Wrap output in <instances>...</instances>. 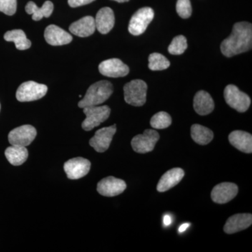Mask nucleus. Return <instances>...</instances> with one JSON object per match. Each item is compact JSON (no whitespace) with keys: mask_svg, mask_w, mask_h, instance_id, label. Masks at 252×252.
<instances>
[{"mask_svg":"<svg viewBox=\"0 0 252 252\" xmlns=\"http://www.w3.org/2000/svg\"><path fill=\"white\" fill-rule=\"evenodd\" d=\"M252 26L248 22L236 23L231 34L220 44L223 56L230 58L252 49Z\"/></svg>","mask_w":252,"mask_h":252,"instance_id":"obj_1","label":"nucleus"},{"mask_svg":"<svg viewBox=\"0 0 252 252\" xmlns=\"http://www.w3.org/2000/svg\"><path fill=\"white\" fill-rule=\"evenodd\" d=\"M114 91L112 83L108 81H99L91 85L84 98L78 104L80 108L98 106L109 98Z\"/></svg>","mask_w":252,"mask_h":252,"instance_id":"obj_2","label":"nucleus"},{"mask_svg":"<svg viewBox=\"0 0 252 252\" xmlns=\"http://www.w3.org/2000/svg\"><path fill=\"white\" fill-rule=\"evenodd\" d=\"M124 99L126 103L135 107H141L147 101V85L140 79L127 83L124 87Z\"/></svg>","mask_w":252,"mask_h":252,"instance_id":"obj_3","label":"nucleus"},{"mask_svg":"<svg viewBox=\"0 0 252 252\" xmlns=\"http://www.w3.org/2000/svg\"><path fill=\"white\" fill-rule=\"evenodd\" d=\"M84 113L86 117L81 126L84 130L90 131L108 119L111 109L107 105L91 106L84 107Z\"/></svg>","mask_w":252,"mask_h":252,"instance_id":"obj_4","label":"nucleus"},{"mask_svg":"<svg viewBox=\"0 0 252 252\" xmlns=\"http://www.w3.org/2000/svg\"><path fill=\"white\" fill-rule=\"evenodd\" d=\"M224 98L226 103L238 112H245L250 108V96L239 90L236 86L230 84L225 88Z\"/></svg>","mask_w":252,"mask_h":252,"instance_id":"obj_5","label":"nucleus"},{"mask_svg":"<svg viewBox=\"0 0 252 252\" xmlns=\"http://www.w3.org/2000/svg\"><path fill=\"white\" fill-rule=\"evenodd\" d=\"M47 86L30 81L23 83L16 91V98L19 102H32L42 98L47 93Z\"/></svg>","mask_w":252,"mask_h":252,"instance_id":"obj_6","label":"nucleus"},{"mask_svg":"<svg viewBox=\"0 0 252 252\" xmlns=\"http://www.w3.org/2000/svg\"><path fill=\"white\" fill-rule=\"evenodd\" d=\"M154 18V10L150 7H144L136 11L129 23L128 31L132 35L143 34L149 23Z\"/></svg>","mask_w":252,"mask_h":252,"instance_id":"obj_7","label":"nucleus"},{"mask_svg":"<svg viewBox=\"0 0 252 252\" xmlns=\"http://www.w3.org/2000/svg\"><path fill=\"white\" fill-rule=\"evenodd\" d=\"M160 139L158 132L155 130L147 129L142 135H137L131 141V146L138 154H147L152 152Z\"/></svg>","mask_w":252,"mask_h":252,"instance_id":"obj_8","label":"nucleus"},{"mask_svg":"<svg viewBox=\"0 0 252 252\" xmlns=\"http://www.w3.org/2000/svg\"><path fill=\"white\" fill-rule=\"evenodd\" d=\"M36 136L35 127L31 125H24L11 130L8 139L11 145L27 147L34 141Z\"/></svg>","mask_w":252,"mask_h":252,"instance_id":"obj_9","label":"nucleus"},{"mask_svg":"<svg viewBox=\"0 0 252 252\" xmlns=\"http://www.w3.org/2000/svg\"><path fill=\"white\" fill-rule=\"evenodd\" d=\"M116 132V125L102 127L96 131L94 137L89 141V144L96 152L103 153L109 149Z\"/></svg>","mask_w":252,"mask_h":252,"instance_id":"obj_10","label":"nucleus"},{"mask_svg":"<svg viewBox=\"0 0 252 252\" xmlns=\"http://www.w3.org/2000/svg\"><path fill=\"white\" fill-rule=\"evenodd\" d=\"M91 164L84 158H74L64 162V170L68 178L79 180L85 177L90 171Z\"/></svg>","mask_w":252,"mask_h":252,"instance_id":"obj_11","label":"nucleus"},{"mask_svg":"<svg viewBox=\"0 0 252 252\" xmlns=\"http://www.w3.org/2000/svg\"><path fill=\"white\" fill-rule=\"evenodd\" d=\"M99 71L105 77L118 78L127 76L130 69L120 59H112L102 61L99 64Z\"/></svg>","mask_w":252,"mask_h":252,"instance_id":"obj_12","label":"nucleus"},{"mask_svg":"<svg viewBox=\"0 0 252 252\" xmlns=\"http://www.w3.org/2000/svg\"><path fill=\"white\" fill-rule=\"evenodd\" d=\"M126 187L127 186L124 180L110 176L99 181L97 184V190L103 196L114 197L122 193Z\"/></svg>","mask_w":252,"mask_h":252,"instance_id":"obj_13","label":"nucleus"},{"mask_svg":"<svg viewBox=\"0 0 252 252\" xmlns=\"http://www.w3.org/2000/svg\"><path fill=\"white\" fill-rule=\"evenodd\" d=\"M238 193V187L235 184L223 182L214 187L211 197L215 203L225 204L233 200Z\"/></svg>","mask_w":252,"mask_h":252,"instance_id":"obj_14","label":"nucleus"},{"mask_svg":"<svg viewBox=\"0 0 252 252\" xmlns=\"http://www.w3.org/2000/svg\"><path fill=\"white\" fill-rule=\"evenodd\" d=\"M46 42L52 46H62L69 44L72 41L70 34L55 25H50L44 32Z\"/></svg>","mask_w":252,"mask_h":252,"instance_id":"obj_15","label":"nucleus"},{"mask_svg":"<svg viewBox=\"0 0 252 252\" xmlns=\"http://www.w3.org/2000/svg\"><path fill=\"white\" fill-rule=\"evenodd\" d=\"M252 223L251 214H238L233 215L225 222L223 230L227 234H233L247 229Z\"/></svg>","mask_w":252,"mask_h":252,"instance_id":"obj_16","label":"nucleus"},{"mask_svg":"<svg viewBox=\"0 0 252 252\" xmlns=\"http://www.w3.org/2000/svg\"><path fill=\"white\" fill-rule=\"evenodd\" d=\"M185 171L182 169L176 167L165 172L159 180L157 185V190L160 193L167 191L173 188L183 179Z\"/></svg>","mask_w":252,"mask_h":252,"instance_id":"obj_17","label":"nucleus"},{"mask_svg":"<svg viewBox=\"0 0 252 252\" xmlns=\"http://www.w3.org/2000/svg\"><path fill=\"white\" fill-rule=\"evenodd\" d=\"M96 29L101 34H106L112 31L115 23L114 11L109 7H104L99 10L94 18Z\"/></svg>","mask_w":252,"mask_h":252,"instance_id":"obj_18","label":"nucleus"},{"mask_svg":"<svg viewBox=\"0 0 252 252\" xmlns=\"http://www.w3.org/2000/svg\"><path fill=\"white\" fill-rule=\"evenodd\" d=\"M228 140L240 152L246 154L252 152V135L249 132L242 130L233 131L228 136Z\"/></svg>","mask_w":252,"mask_h":252,"instance_id":"obj_19","label":"nucleus"},{"mask_svg":"<svg viewBox=\"0 0 252 252\" xmlns=\"http://www.w3.org/2000/svg\"><path fill=\"white\" fill-rule=\"evenodd\" d=\"M193 108L200 116L208 115L215 109V102L206 91H200L195 94L193 99Z\"/></svg>","mask_w":252,"mask_h":252,"instance_id":"obj_20","label":"nucleus"},{"mask_svg":"<svg viewBox=\"0 0 252 252\" xmlns=\"http://www.w3.org/2000/svg\"><path fill=\"white\" fill-rule=\"evenodd\" d=\"M95 30L94 18L89 16L81 18L69 26V31L74 35L80 37H87L92 35Z\"/></svg>","mask_w":252,"mask_h":252,"instance_id":"obj_21","label":"nucleus"},{"mask_svg":"<svg viewBox=\"0 0 252 252\" xmlns=\"http://www.w3.org/2000/svg\"><path fill=\"white\" fill-rule=\"evenodd\" d=\"M26 11L28 14L32 15L34 21H40L43 18H49L54 11V4L51 1H46L41 8L38 7L35 3L29 1L26 6Z\"/></svg>","mask_w":252,"mask_h":252,"instance_id":"obj_22","label":"nucleus"},{"mask_svg":"<svg viewBox=\"0 0 252 252\" xmlns=\"http://www.w3.org/2000/svg\"><path fill=\"white\" fill-rule=\"evenodd\" d=\"M5 157L11 165L18 166L22 165L27 160L28 149L26 147L11 145L5 151Z\"/></svg>","mask_w":252,"mask_h":252,"instance_id":"obj_23","label":"nucleus"},{"mask_svg":"<svg viewBox=\"0 0 252 252\" xmlns=\"http://www.w3.org/2000/svg\"><path fill=\"white\" fill-rule=\"evenodd\" d=\"M190 134L194 142L200 145H206L210 143L214 138L213 132L210 129L199 124H194L191 126Z\"/></svg>","mask_w":252,"mask_h":252,"instance_id":"obj_24","label":"nucleus"},{"mask_svg":"<svg viewBox=\"0 0 252 252\" xmlns=\"http://www.w3.org/2000/svg\"><path fill=\"white\" fill-rule=\"evenodd\" d=\"M6 41H13L15 43L16 49L18 50H26L31 46V41L28 39L26 33L22 30H13L5 33L4 35Z\"/></svg>","mask_w":252,"mask_h":252,"instance_id":"obj_25","label":"nucleus"},{"mask_svg":"<svg viewBox=\"0 0 252 252\" xmlns=\"http://www.w3.org/2000/svg\"><path fill=\"white\" fill-rule=\"evenodd\" d=\"M170 61L163 55L154 53L149 56V68L151 70H164L170 67Z\"/></svg>","mask_w":252,"mask_h":252,"instance_id":"obj_26","label":"nucleus"},{"mask_svg":"<svg viewBox=\"0 0 252 252\" xmlns=\"http://www.w3.org/2000/svg\"><path fill=\"white\" fill-rule=\"evenodd\" d=\"M172 118L165 112H160L156 114L151 119V126L154 129H165L171 125Z\"/></svg>","mask_w":252,"mask_h":252,"instance_id":"obj_27","label":"nucleus"},{"mask_svg":"<svg viewBox=\"0 0 252 252\" xmlns=\"http://www.w3.org/2000/svg\"><path fill=\"white\" fill-rule=\"evenodd\" d=\"M188 47L187 38L183 35L175 36L171 44L168 46V51L172 55H181L184 54Z\"/></svg>","mask_w":252,"mask_h":252,"instance_id":"obj_28","label":"nucleus"},{"mask_svg":"<svg viewBox=\"0 0 252 252\" xmlns=\"http://www.w3.org/2000/svg\"><path fill=\"white\" fill-rule=\"evenodd\" d=\"M176 10L181 18L185 19L190 17L192 14V6L190 0H177Z\"/></svg>","mask_w":252,"mask_h":252,"instance_id":"obj_29","label":"nucleus"},{"mask_svg":"<svg viewBox=\"0 0 252 252\" xmlns=\"http://www.w3.org/2000/svg\"><path fill=\"white\" fill-rule=\"evenodd\" d=\"M17 9V0H0V11L8 16H12Z\"/></svg>","mask_w":252,"mask_h":252,"instance_id":"obj_30","label":"nucleus"},{"mask_svg":"<svg viewBox=\"0 0 252 252\" xmlns=\"http://www.w3.org/2000/svg\"><path fill=\"white\" fill-rule=\"evenodd\" d=\"M94 1V0H68V4L71 7L75 8L90 4Z\"/></svg>","mask_w":252,"mask_h":252,"instance_id":"obj_31","label":"nucleus"},{"mask_svg":"<svg viewBox=\"0 0 252 252\" xmlns=\"http://www.w3.org/2000/svg\"><path fill=\"white\" fill-rule=\"evenodd\" d=\"M163 223L164 225H166V226H168L171 224L172 223V219L171 217L169 216V215H165L163 218Z\"/></svg>","mask_w":252,"mask_h":252,"instance_id":"obj_32","label":"nucleus"},{"mask_svg":"<svg viewBox=\"0 0 252 252\" xmlns=\"http://www.w3.org/2000/svg\"><path fill=\"white\" fill-rule=\"evenodd\" d=\"M189 225H190V223H184V224L181 225L180 228H179V233H181L185 232L189 228Z\"/></svg>","mask_w":252,"mask_h":252,"instance_id":"obj_33","label":"nucleus"},{"mask_svg":"<svg viewBox=\"0 0 252 252\" xmlns=\"http://www.w3.org/2000/svg\"><path fill=\"white\" fill-rule=\"evenodd\" d=\"M114 1H117V2L123 3L126 2V1H128L129 0H114Z\"/></svg>","mask_w":252,"mask_h":252,"instance_id":"obj_34","label":"nucleus"},{"mask_svg":"<svg viewBox=\"0 0 252 252\" xmlns=\"http://www.w3.org/2000/svg\"><path fill=\"white\" fill-rule=\"evenodd\" d=\"M0 109H1V105H0Z\"/></svg>","mask_w":252,"mask_h":252,"instance_id":"obj_35","label":"nucleus"}]
</instances>
